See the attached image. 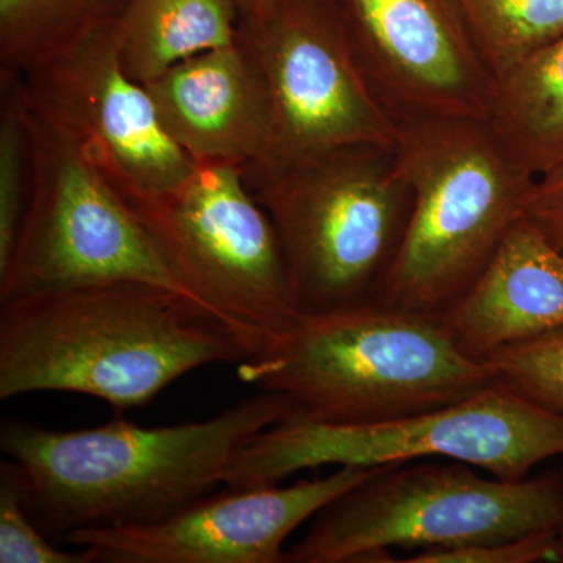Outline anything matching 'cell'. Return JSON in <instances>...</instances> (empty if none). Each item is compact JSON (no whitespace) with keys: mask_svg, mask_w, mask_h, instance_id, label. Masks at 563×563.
Masks as SVG:
<instances>
[{"mask_svg":"<svg viewBox=\"0 0 563 563\" xmlns=\"http://www.w3.org/2000/svg\"><path fill=\"white\" fill-rule=\"evenodd\" d=\"M251 357L225 322L147 282H98L0 302V399L77 393L124 412L192 369Z\"/></svg>","mask_w":563,"mask_h":563,"instance_id":"1","label":"cell"},{"mask_svg":"<svg viewBox=\"0 0 563 563\" xmlns=\"http://www.w3.org/2000/svg\"><path fill=\"white\" fill-rule=\"evenodd\" d=\"M291 413L279 393L229 407L201 422L54 431L3 421L0 450L20 466L25 501L44 531L151 525L203 498L244 444Z\"/></svg>","mask_w":563,"mask_h":563,"instance_id":"2","label":"cell"},{"mask_svg":"<svg viewBox=\"0 0 563 563\" xmlns=\"http://www.w3.org/2000/svg\"><path fill=\"white\" fill-rule=\"evenodd\" d=\"M242 383L279 393L291 417L328 424L398 420L453 406L498 384L440 314L366 303L302 317L254 357Z\"/></svg>","mask_w":563,"mask_h":563,"instance_id":"3","label":"cell"},{"mask_svg":"<svg viewBox=\"0 0 563 563\" xmlns=\"http://www.w3.org/2000/svg\"><path fill=\"white\" fill-rule=\"evenodd\" d=\"M393 155L410 211L376 303L443 314L523 214L536 177L515 163L483 118L399 120Z\"/></svg>","mask_w":563,"mask_h":563,"instance_id":"4","label":"cell"},{"mask_svg":"<svg viewBox=\"0 0 563 563\" xmlns=\"http://www.w3.org/2000/svg\"><path fill=\"white\" fill-rule=\"evenodd\" d=\"M243 173L279 235L301 317L376 302L410 211L393 151L340 147Z\"/></svg>","mask_w":563,"mask_h":563,"instance_id":"5","label":"cell"},{"mask_svg":"<svg viewBox=\"0 0 563 563\" xmlns=\"http://www.w3.org/2000/svg\"><path fill=\"white\" fill-rule=\"evenodd\" d=\"M457 462L391 463L314 515L291 563L391 562L393 547H476L562 531L561 477H483Z\"/></svg>","mask_w":563,"mask_h":563,"instance_id":"6","label":"cell"},{"mask_svg":"<svg viewBox=\"0 0 563 563\" xmlns=\"http://www.w3.org/2000/svg\"><path fill=\"white\" fill-rule=\"evenodd\" d=\"M446 457L506 481L563 457V415L496 384L453 406L398 420L328 424L288 415L244 444L224 477L228 488L277 485L324 465L372 466Z\"/></svg>","mask_w":563,"mask_h":563,"instance_id":"7","label":"cell"},{"mask_svg":"<svg viewBox=\"0 0 563 563\" xmlns=\"http://www.w3.org/2000/svg\"><path fill=\"white\" fill-rule=\"evenodd\" d=\"M124 199L181 284L254 355L302 320L279 235L243 165L195 162L172 190Z\"/></svg>","mask_w":563,"mask_h":563,"instance_id":"8","label":"cell"},{"mask_svg":"<svg viewBox=\"0 0 563 563\" xmlns=\"http://www.w3.org/2000/svg\"><path fill=\"white\" fill-rule=\"evenodd\" d=\"M21 110L29 198L13 254L0 273V302L98 282L139 280L199 303L95 163L22 101Z\"/></svg>","mask_w":563,"mask_h":563,"instance_id":"9","label":"cell"},{"mask_svg":"<svg viewBox=\"0 0 563 563\" xmlns=\"http://www.w3.org/2000/svg\"><path fill=\"white\" fill-rule=\"evenodd\" d=\"M239 41L272 101L274 144L266 162L350 146L395 150L398 121L358 65L333 0H277L242 21Z\"/></svg>","mask_w":563,"mask_h":563,"instance_id":"10","label":"cell"},{"mask_svg":"<svg viewBox=\"0 0 563 563\" xmlns=\"http://www.w3.org/2000/svg\"><path fill=\"white\" fill-rule=\"evenodd\" d=\"M13 80L22 103L74 144L124 198L172 190L195 161L122 66L118 25Z\"/></svg>","mask_w":563,"mask_h":563,"instance_id":"11","label":"cell"},{"mask_svg":"<svg viewBox=\"0 0 563 563\" xmlns=\"http://www.w3.org/2000/svg\"><path fill=\"white\" fill-rule=\"evenodd\" d=\"M377 468L340 466L331 476L288 487L228 488L158 523L77 529L65 540L95 548L98 562L282 563V548L299 526Z\"/></svg>","mask_w":563,"mask_h":563,"instance_id":"12","label":"cell"},{"mask_svg":"<svg viewBox=\"0 0 563 563\" xmlns=\"http://www.w3.org/2000/svg\"><path fill=\"white\" fill-rule=\"evenodd\" d=\"M352 52L395 117L483 118L493 79L451 0H333Z\"/></svg>","mask_w":563,"mask_h":563,"instance_id":"13","label":"cell"},{"mask_svg":"<svg viewBox=\"0 0 563 563\" xmlns=\"http://www.w3.org/2000/svg\"><path fill=\"white\" fill-rule=\"evenodd\" d=\"M144 87L166 132L192 161L244 166L272 157L268 88L240 41L180 62Z\"/></svg>","mask_w":563,"mask_h":563,"instance_id":"14","label":"cell"},{"mask_svg":"<svg viewBox=\"0 0 563 563\" xmlns=\"http://www.w3.org/2000/svg\"><path fill=\"white\" fill-rule=\"evenodd\" d=\"M440 317L462 350L484 361L563 328V252L521 214L472 287Z\"/></svg>","mask_w":563,"mask_h":563,"instance_id":"15","label":"cell"},{"mask_svg":"<svg viewBox=\"0 0 563 563\" xmlns=\"http://www.w3.org/2000/svg\"><path fill=\"white\" fill-rule=\"evenodd\" d=\"M487 122L532 177L563 162V35L495 80Z\"/></svg>","mask_w":563,"mask_h":563,"instance_id":"16","label":"cell"},{"mask_svg":"<svg viewBox=\"0 0 563 563\" xmlns=\"http://www.w3.org/2000/svg\"><path fill=\"white\" fill-rule=\"evenodd\" d=\"M235 0H132L118 24L121 60L141 85L207 51L239 43Z\"/></svg>","mask_w":563,"mask_h":563,"instance_id":"17","label":"cell"},{"mask_svg":"<svg viewBox=\"0 0 563 563\" xmlns=\"http://www.w3.org/2000/svg\"><path fill=\"white\" fill-rule=\"evenodd\" d=\"M132 0H0V79H16L120 24Z\"/></svg>","mask_w":563,"mask_h":563,"instance_id":"18","label":"cell"},{"mask_svg":"<svg viewBox=\"0 0 563 563\" xmlns=\"http://www.w3.org/2000/svg\"><path fill=\"white\" fill-rule=\"evenodd\" d=\"M493 84L563 35V0H451Z\"/></svg>","mask_w":563,"mask_h":563,"instance_id":"19","label":"cell"},{"mask_svg":"<svg viewBox=\"0 0 563 563\" xmlns=\"http://www.w3.org/2000/svg\"><path fill=\"white\" fill-rule=\"evenodd\" d=\"M485 361L507 390L563 415V328L493 351Z\"/></svg>","mask_w":563,"mask_h":563,"instance_id":"20","label":"cell"},{"mask_svg":"<svg viewBox=\"0 0 563 563\" xmlns=\"http://www.w3.org/2000/svg\"><path fill=\"white\" fill-rule=\"evenodd\" d=\"M0 273L9 265L29 198V139L13 80H0Z\"/></svg>","mask_w":563,"mask_h":563,"instance_id":"21","label":"cell"},{"mask_svg":"<svg viewBox=\"0 0 563 563\" xmlns=\"http://www.w3.org/2000/svg\"><path fill=\"white\" fill-rule=\"evenodd\" d=\"M40 526L32 520L25 501L20 466L13 461L0 466V563H90L98 551L85 547L68 553L52 547Z\"/></svg>","mask_w":563,"mask_h":563,"instance_id":"22","label":"cell"},{"mask_svg":"<svg viewBox=\"0 0 563 563\" xmlns=\"http://www.w3.org/2000/svg\"><path fill=\"white\" fill-rule=\"evenodd\" d=\"M561 531L531 533L520 539L504 540L476 547L424 550L406 563H536L561 562Z\"/></svg>","mask_w":563,"mask_h":563,"instance_id":"23","label":"cell"},{"mask_svg":"<svg viewBox=\"0 0 563 563\" xmlns=\"http://www.w3.org/2000/svg\"><path fill=\"white\" fill-rule=\"evenodd\" d=\"M523 214L563 252V162L533 179Z\"/></svg>","mask_w":563,"mask_h":563,"instance_id":"24","label":"cell"},{"mask_svg":"<svg viewBox=\"0 0 563 563\" xmlns=\"http://www.w3.org/2000/svg\"><path fill=\"white\" fill-rule=\"evenodd\" d=\"M235 2L239 5L240 14H242V21H244L263 13L273 3H276L277 0H235Z\"/></svg>","mask_w":563,"mask_h":563,"instance_id":"25","label":"cell"},{"mask_svg":"<svg viewBox=\"0 0 563 563\" xmlns=\"http://www.w3.org/2000/svg\"><path fill=\"white\" fill-rule=\"evenodd\" d=\"M559 477H561V485H562V493H563V465H562V472H561V474H559ZM561 547H562L561 562H563V528H562V531H561Z\"/></svg>","mask_w":563,"mask_h":563,"instance_id":"26","label":"cell"}]
</instances>
